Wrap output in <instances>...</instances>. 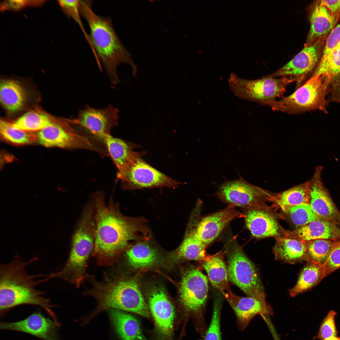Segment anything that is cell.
Instances as JSON below:
<instances>
[{"instance_id":"39","label":"cell","mask_w":340,"mask_h":340,"mask_svg":"<svg viewBox=\"0 0 340 340\" xmlns=\"http://www.w3.org/2000/svg\"><path fill=\"white\" fill-rule=\"evenodd\" d=\"M336 313L334 310L330 311L323 320L317 335L314 337L320 340H324L332 337H337L335 317Z\"/></svg>"},{"instance_id":"11","label":"cell","mask_w":340,"mask_h":340,"mask_svg":"<svg viewBox=\"0 0 340 340\" xmlns=\"http://www.w3.org/2000/svg\"><path fill=\"white\" fill-rule=\"evenodd\" d=\"M38 142L46 147L85 149L102 153L103 151L95 141L81 131L66 124L54 122L38 131Z\"/></svg>"},{"instance_id":"31","label":"cell","mask_w":340,"mask_h":340,"mask_svg":"<svg viewBox=\"0 0 340 340\" xmlns=\"http://www.w3.org/2000/svg\"><path fill=\"white\" fill-rule=\"evenodd\" d=\"M323 266L310 262L302 270L297 283L290 290L292 297L307 291L317 285L324 278Z\"/></svg>"},{"instance_id":"12","label":"cell","mask_w":340,"mask_h":340,"mask_svg":"<svg viewBox=\"0 0 340 340\" xmlns=\"http://www.w3.org/2000/svg\"><path fill=\"white\" fill-rule=\"evenodd\" d=\"M326 38L304 48L287 64L273 74V77H288L296 82V89L303 84L307 76L318 64L321 57Z\"/></svg>"},{"instance_id":"5","label":"cell","mask_w":340,"mask_h":340,"mask_svg":"<svg viewBox=\"0 0 340 340\" xmlns=\"http://www.w3.org/2000/svg\"><path fill=\"white\" fill-rule=\"evenodd\" d=\"M95 232L94 204L91 201L84 210L73 235L69 258L59 271L61 278L77 286H81L88 275L86 271L87 262L94 249Z\"/></svg>"},{"instance_id":"41","label":"cell","mask_w":340,"mask_h":340,"mask_svg":"<svg viewBox=\"0 0 340 340\" xmlns=\"http://www.w3.org/2000/svg\"><path fill=\"white\" fill-rule=\"evenodd\" d=\"M340 42V23L332 30L325 41L319 63L324 62Z\"/></svg>"},{"instance_id":"7","label":"cell","mask_w":340,"mask_h":340,"mask_svg":"<svg viewBox=\"0 0 340 340\" xmlns=\"http://www.w3.org/2000/svg\"><path fill=\"white\" fill-rule=\"evenodd\" d=\"M208 291L207 278L199 269L191 266L184 270L179 288L180 300L192 316L196 329L202 338L208 327L204 312Z\"/></svg>"},{"instance_id":"28","label":"cell","mask_w":340,"mask_h":340,"mask_svg":"<svg viewBox=\"0 0 340 340\" xmlns=\"http://www.w3.org/2000/svg\"><path fill=\"white\" fill-rule=\"evenodd\" d=\"M326 78L331 85L335 99L340 100V42L324 62L319 63L312 76Z\"/></svg>"},{"instance_id":"14","label":"cell","mask_w":340,"mask_h":340,"mask_svg":"<svg viewBox=\"0 0 340 340\" xmlns=\"http://www.w3.org/2000/svg\"><path fill=\"white\" fill-rule=\"evenodd\" d=\"M262 191L241 177L239 179L227 180L220 186L216 194L228 206L245 210L252 208L259 199Z\"/></svg>"},{"instance_id":"38","label":"cell","mask_w":340,"mask_h":340,"mask_svg":"<svg viewBox=\"0 0 340 340\" xmlns=\"http://www.w3.org/2000/svg\"><path fill=\"white\" fill-rule=\"evenodd\" d=\"M221 309V303L219 300H216L210 323L202 338V340H222L220 327Z\"/></svg>"},{"instance_id":"18","label":"cell","mask_w":340,"mask_h":340,"mask_svg":"<svg viewBox=\"0 0 340 340\" xmlns=\"http://www.w3.org/2000/svg\"><path fill=\"white\" fill-rule=\"evenodd\" d=\"M222 294L235 314L237 326L240 331L244 330L256 315L273 314L271 308L266 302L248 297L239 296L232 292Z\"/></svg>"},{"instance_id":"6","label":"cell","mask_w":340,"mask_h":340,"mask_svg":"<svg viewBox=\"0 0 340 340\" xmlns=\"http://www.w3.org/2000/svg\"><path fill=\"white\" fill-rule=\"evenodd\" d=\"M226 244L229 279L247 296L265 302L266 295L258 270L233 236Z\"/></svg>"},{"instance_id":"33","label":"cell","mask_w":340,"mask_h":340,"mask_svg":"<svg viewBox=\"0 0 340 340\" xmlns=\"http://www.w3.org/2000/svg\"><path fill=\"white\" fill-rule=\"evenodd\" d=\"M276 202L282 209L302 204H309V182L282 192L277 196Z\"/></svg>"},{"instance_id":"44","label":"cell","mask_w":340,"mask_h":340,"mask_svg":"<svg viewBox=\"0 0 340 340\" xmlns=\"http://www.w3.org/2000/svg\"><path fill=\"white\" fill-rule=\"evenodd\" d=\"M324 340H340V338L337 337H332L326 338Z\"/></svg>"},{"instance_id":"16","label":"cell","mask_w":340,"mask_h":340,"mask_svg":"<svg viewBox=\"0 0 340 340\" xmlns=\"http://www.w3.org/2000/svg\"><path fill=\"white\" fill-rule=\"evenodd\" d=\"M59 326L52 319L38 311L17 322H3L0 324L1 329L27 333L42 340H61L58 333Z\"/></svg>"},{"instance_id":"29","label":"cell","mask_w":340,"mask_h":340,"mask_svg":"<svg viewBox=\"0 0 340 340\" xmlns=\"http://www.w3.org/2000/svg\"><path fill=\"white\" fill-rule=\"evenodd\" d=\"M26 99V94L18 82L11 79L2 80L0 84V102L7 110L16 112L22 109Z\"/></svg>"},{"instance_id":"40","label":"cell","mask_w":340,"mask_h":340,"mask_svg":"<svg viewBox=\"0 0 340 340\" xmlns=\"http://www.w3.org/2000/svg\"><path fill=\"white\" fill-rule=\"evenodd\" d=\"M323 267L324 278L340 268V238L333 241L330 255Z\"/></svg>"},{"instance_id":"35","label":"cell","mask_w":340,"mask_h":340,"mask_svg":"<svg viewBox=\"0 0 340 340\" xmlns=\"http://www.w3.org/2000/svg\"><path fill=\"white\" fill-rule=\"evenodd\" d=\"M0 132L3 139L15 144H30L37 140V135L16 128L12 123L3 119L0 121Z\"/></svg>"},{"instance_id":"22","label":"cell","mask_w":340,"mask_h":340,"mask_svg":"<svg viewBox=\"0 0 340 340\" xmlns=\"http://www.w3.org/2000/svg\"><path fill=\"white\" fill-rule=\"evenodd\" d=\"M299 240L309 242L318 239L335 240L340 238V228L334 222L319 217L299 227L294 231Z\"/></svg>"},{"instance_id":"19","label":"cell","mask_w":340,"mask_h":340,"mask_svg":"<svg viewBox=\"0 0 340 340\" xmlns=\"http://www.w3.org/2000/svg\"><path fill=\"white\" fill-rule=\"evenodd\" d=\"M340 18L332 14L320 0L315 2L311 9L310 28L304 47L326 38Z\"/></svg>"},{"instance_id":"15","label":"cell","mask_w":340,"mask_h":340,"mask_svg":"<svg viewBox=\"0 0 340 340\" xmlns=\"http://www.w3.org/2000/svg\"><path fill=\"white\" fill-rule=\"evenodd\" d=\"M149 303L159 336L162 340H171L175 310L163 288L157 287L153 290L149 297Z\"/></svg>"},{"instance_id":"34","label":"cell","mask_w":340,"mask_h":340,"mask_svg":"<svg viewBox=\"0 0 340 340\" xmlns=\"http://www.w3.org/2000/svg\"><path fill=\"white\" fill-rule=\"evenodd\" d=\"M333 241L318 239L307 243V262H310L323 266L331 253Z\"/></svg>"},{"instance_id":"10","label":"cell","mask_w":340,"mask_h":340,"mask_svg":"<svg viewBox=\"0 0 340 340\" xmlns=\"http://www.w3.org/2000/svg\"><path fill=\"white\" fill-rule=\"evenodd\" d=\"M139 153L117 176L124 190H132L145 188H175L179 183L157 170L141 158Z\"/></svg>"},{"instance_id":"20","label":"cell","mask_w":340,"mask_h":340,"mask_svg":"<svg viewBox=\"0 0 340 340\" xmlns=\"http://www.w3.org/2000/svg\"><path fill=\"white\" fill-rule=\"evenodd\" d=\"M319 174L316 173L309 182L310 206L318 217L340 226V212L323 186Z\"/></svg>"},{"instance_id":"3","label":"cell","mask_w":340,"mask_h":340,"mask_svg":"<svg viewBox=\"0 0 340 340\" xmlns=\"http://www.w3.org/2000/svg\"><path fill=\"white\" fill-rule=\"evenodd\" d=\"M87 279L92 287L84 293L96 300L95 309L84 320L86 324L99 313L115 309L130 312L145 317H149V309L145 303L136 281L121 275L111 276L104 275L103 282L97 281L89 275Z\"/></svg>"},{"instance_id":"27","label":"cell","mask_w":340,"mask_h":340,"mask_svg":"<svg viewBox=\"0 0 340 340\" xmlns=\"http://www.w3.org/2000/svg\"><path fill=\"white\" fill-rule=\"evenodd\" d=\"M196 220L193 219L188 227L184 238L176 251L178 258L200 262L205 258L207 246L198 237L195 227Z\"/></svg>"},{"instance_id":"30","label":"cell","mask_w":340,"mask_h":340,"mask_svg":"<svg viewBox=\"0 0 340 340\" xmlns=\"http://www.w3.org/2000/svg\"><path fill=\"white\" fill-rule=\"evenodd\" d=\"M147 242L136 243L125 251L128 263L134 269L149 268L157 261L158 254L156 251Z\"/></svg>"},{"instance_id":"43","label":"cell","mask_w":340,"mask_h":340,"mask_svg":"<svg viewBox=\"0 0 340 340\" xmlns=\"http://www.w3.org/2000/svg\"><path fill=\"white\" fill-rule=\"evenodd\" d=\"M320 1L332 14L340 17V0Z\"/></svg>"},{"instance_id":"25","label":"cell","mask_w":340,"mask_h":340,"mask_svg":"<svg viewBox=\"0 0 340 340\" xmlns=\"http://www.w3.org/2000/svg\"><path fill=\"white\" fill-rule=\"evenodd\" d=\"M102 142L118 169V173L122 172L139 152L133 150L135 146L110 134L106 135Z\"/></svg>"},{"instance_id":"13","label":"cell","mask_w":340,"mask_h":340,"mask_svg":"<svg viewBox=\"0 0 340 340\" xmlns=\"http://www.w3.org/2000/svg\"><path fill=\"white\" fill-rule=\"evenodd\" d=\"M118 116V110L111 105L103 109L86 106L71 122L102 142L103 138L110 134L111 129L117 124Z\"/></svg>"},{"instance_id":"1","label":"cell","mask_w":340,"mask_h":340,"mask_svg":"<svg viewBox=\"0 0 340 340\" xmlns=\"http://www.w3.org/2000/svg\"><path fill=\"white\" fill-rule=\"evenodd\" d=\"M96 232L92 255L100 265H112L132 245L148 241L150 234L144 218L127 216L110 198L107 204L102 192L93 197Z\"/></svg>"},{"instance_id":"32","label":"cell","mask_w":340,"mask_h":340,"mask_svg":"<svg viewBox=\"0 0 340 340\" xmlns=\"http://www.w3.org/2000/svg\"><path fill=\"white\" fill-rule=\"evenodd\" d=\"M52 122L48 115L38 110L27 112L18 118L13 126L15 128L25 131H39Z\"/></svg>"},{"instance_id":"21","label":"cell","mask_w":340,"mask_h":340,"mask_svg":"<svg viewBox=\"0 0 340 340\" xmlns=\"http://www.w3.org/2000/svg\"><path fill=\"white\" fill-rule=\"evenodd\" d=\"M245 210V225L253 236L260 238L276 236L280 234L278 223L271 215L252 208Z\"/></svg>"},{"instance_id":"36","label":"cell","mask_w":340,"mask_h":340,"mask_svg":"<svg viewBox=\"0 0 340 340\" xmlns=\"http://www.w3.org/2000/svg\"><path fill=\"white\" fill-rule=\"evenodd\" d=\"M283 209L289 214L296 227L305 225L320 217L314 212L309 204H302Z\"/></svg>"},{"instance_id":"37","label":"cell","mask_w":340,"mask_h":340,"mask_svg":"<svg viewBox=\"0 0 340 340\" xmlns=\"http://www.w3.org/2000/svg\"><path fill=\"white\" fill-rule=\"evenodd\" d=\"M58 3L64 12L69 17L72 18L79 25L88 43L96 61L99 59L88 35L84 29L80 17V0H59Z\"/></svg>"},{"instance_id":"9","label":"cell","mask_w":340,"mask_h":340,"mask_svg":"<svg viewBox=\"0 0 340 340\" xmlns=\"http://www.w3.org/2000/svg\"><path fill=\"white\" fill-rule=\"evenodd\" d=\"M228 81L230 89L237 97L266 105L282 96L286 86L295 82L290 77L277 78L269 75L249 80L240 78L234 73L230 74Z\"/></svg>"},{"instance_id":"4","label":"cell","mask_w":340,"mask_h":340,"mask_svg":"<svg viewBox=\"0 0 340 340\" xmlns=\"http://www.w3.org/2000/svg\"><path fill=\"white\" fill-rule=\"evenodd\" d=\"M92 5V1L80 0V13L88 24L90 37L100 62L111 83L116 85L119 82L117 69L119 64L126 62L132 66L134 64L116 34L111 19L96 14Z\"/></svg>"},{"instance_id":"2","label":"cell","mask_w":340,"mask_h":340,"mask_svg":"<svg viewBox=\"0 0 340 340\" xmlns=\"http://www.w3.org/2000/svg\"><path fill=\"white\" fill-rule=\"evenodd\" d=\"M37 259L33 258L24 261L17 258L0 265V315L19 305L38 306L59 324L50 300L45 296V292L37 288L38 284L48 280V274L43 279H38L44 275L30 274L27 271L29 264Z\"/></svg>"},{"instance_id":"23","label":"cell","mask_w":340,"mask_h":340,"mask_svg":"<svg viewBox=\"0 0 340 340\" xmlns=\"http://www.w3.org/2000/svg\"><path fill=\"white\" fill-rule=\"evenodd\" d=\"M109 315L116 334L121 340H148L137 320L123 311L109 309Z\"/></svg>"},{"instance_id":"17","label":"cell","mask_w":340,"mask_h":340,"mask_svg":"<svg viewBox=\"0 0 340 340\" xmlns=\"http://www.w3.org/2000/svg\"><path fill=\"white\" fill-rule=\"evenodd\" d=\"M235 207L228 206L225 208L202 218L197 221L195 227L196 235L207 246L219 235L227 225L243 214Z\"/></svg>"},{"instance_id":"24","label":"cell","mask_w":340,"mask_h":340,"mask_svg":"<svg viewBox=\"0 0 340 340\" xmlns=\"http://www.w3.org/2000/svg\"><path fill=\"white\" fill-rule=\"evenodd\" d=\"M200 262L214 287L222 293L232 292L229 284L227 267L224 262L223 253L206 255Z\"/></svg>"},{"instance_id":"42","label":"cell","mask_w":340,"mask_h":340,"mask_svg":"<svg viewBox=\"0 0 340 340\" xmlns=\"http://www.w3.org/2000/svg\"><path fill=\"white\" fill-rule=\"evenodd\" d=\"M42 0H7L1 3V9L4 10L19 11L27 6H38L45 2Z\"/></svg>"},{"instance_id":"26","label":"cell","mask_w":340,"mask_h":340,"mask_svg":"<svg viewBox=\"0 0 340 340\" xmlns=\"http://www.w3.org/2000/svg\"><path fill=\"white\" fill-rule=\"evenodd\" d=\"M276 259L293 264L307 262V243L294 239L279 238L274 249Z\"/></svg>"},{"instance_id":"8","label":"cell","mask_w":340,"mask_h":340,"mask_svg":"<svg viewBox=\"0 0 340 340\" xmlns=\"http://www.w3.org/2000/svg\"><path fill=\"white\" fill-rule=\"evenodd\" d=\"M329 85L321 76H312L292 94L268 104L275 111L290 114L318 109L326 111V97Z\"/></svg>"}]
</instances>
